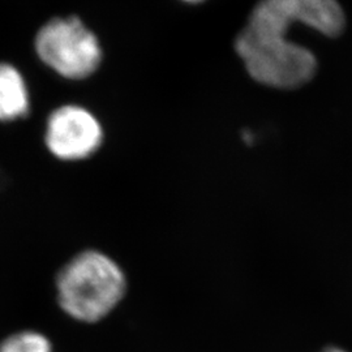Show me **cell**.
Wrapping results in <instances>:
<instances>
[{
  "instance_id": "cell-6",
  "label": "cell",
  "mask_w": 352,
  "mask_h": 352,
  "mask_svg": "<svg viewBox=\"0 0 352 352\" xmlns=\"http://www.w3.org/2000/svg\"><path fill=\"white\" fill-rule=\"evenodd\" d=\"M0 352H52V346L43 334L26 330L3 340L0 343Z\"/></svg>"
},
{
  "instance_id": "cell-5",
  "label": "cell",
  "mask_w": 352,
  "mask_h": 352,
  "mask_svg": "<svg viewBox=\"0 0 352 352\" xmlns=\"http://www.w3.org/2000/svg\"><path fill=\"white\" fill-rule=\"evenodd\" d=\"M30 110V98L24 77L11 65L0 63V122L24 118Z\"/></svg>"
},
{
  "instance_id": "cell-3",
  "label": "cell",
  "mask_w": 352,
  "mask_h": 352,
  "mask_svg": "<svg viewBox=\"0 0 352 352\" xmlns=\"http://www.w3.org/2000/svg\"><path fill=\"white\" fill-rule=\"evenodd\" d=\"M36 51L43 63L71 80L93 75L102 60L98 39L76 17L55 19L42 26Z\"/></svg>"
},
{
  "instance_id": "cell-7",
  "label": "cell",
  "mask_w": 352,
  "mask_h": 352,
  "mask_svg": "<svg viewBox=\"0 0 352 352\" xmlns=\"http://www.w3.org/2000/svg\"><path fill=\"white\" fill-rule=\"evenodd\" d=\"M321 352H347L344 351V350H342V349H338V347H329V349H325L324 351Z\"/></svg>"
},
{
  "instance_id": "cell-1",
  "label": "cell",
  "mask_w": 352,
  "mask_h": 352,
  "mask_svg": "<svg viewBox=\"0 0 352 352\" xmlns=\"http://www.w3.org/2000/svg\"><path fill=\"white\" fill-rule=\"evenodd\" d=\"M296 23L331 37L343 30L344 13L337 0H261L235 42L253 80L289 90L302 88L315 77V55L287 39L289 28Z\"/></svg>"
},
{
  "instance_id": "cell-8",
  "label": "cell",
  "mask_w": 352,
  "mask_h": 352,
  "mask_svg": "<svg viewBox=\"0 0 352 352\" xmlns=\"http://www.w3.org/2000/svg\"><path fill=\"white\" fill-rule=\"evenodd\" d=\"M183 1H187V3H200V1H204V0H183Z\"/></svg>"
},
{
  "instance_id": "cell-2",
  "label": "cell",
  "mask_w": 352,
  "mask_h": 352,
  "mask_svg": "<svg viewBox=\"0 0 352 352\" xmlns=\"http://www.w3.org/2000/svg\"><path fill=\"white\" fill-rule=\"evenodd\" d=\"M126 278L111 257L98 251L77 254L56 279L60 308L72 318L93 324L110 315L123 300Z\"/></svg>"
},
{
  "instance_id": "cell-4",
  "label": "cell",
  "mask_w": 352,
  "mask_h": 352,
  "mask_svg": "<svg viewBox=\"0 0 352 352\" xmlns=\"http://www.w3.org/2000/svg\"><path fill=\"white\" fill-rule=\"evenodd\" d=\"M103 128L98 119L84 107L67 104L51 113L45 144L60 161H82L101 148Z\"/></svg>"
}]
</instances>
